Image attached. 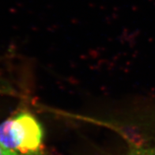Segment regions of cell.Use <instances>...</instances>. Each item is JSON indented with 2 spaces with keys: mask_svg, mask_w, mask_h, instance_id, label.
Instances as JSON below:
<instances>
[{
  "mask_svg": "<svg viewBox=\"0 0 155 155\" xmlns=\"http://www.w3.org/2000/svg\"><path fill=\"white\" fill-rule=\"evenodd\" d=\"M41 123L29 112H20L0 124V143L20 155H37L43 145Z\"/></svg>",
  "mask_w": 155,
  "mask_h": 155,
  "instance_id": "6da1fadb",
  "label": "cell"
},
{
  "mask_svg": "<svg viewBox=\"0 0 155 155\" xmlns=\"http://www.w3.org/2000/svg\"><path fill=\"white\" fill-rule=\"evenodd\" d=\"M0 155H20L18 153H15L14 151L10 150L7 149L6 147L2 145V143H0Z\"/></svg>",
  "mask_w": 155,
  "mask_h": 155,
  "instance_id": "3957f363",
  "label": "cell"
},
{
  "mask_svg": "<svg viewBox=\"0 0 155 155\" xmlns=\"http://www.w3.org/2000/svg\"><path fill=\"white\" fill-rule=\"evenodd\" d=\"M124 155H155V147L135 146L130 148Z\"/></svg>",
  "mask_w": 155,
  "mask_h": 155,
  "instance_id": "7a4b0ae2",
  "label": "cell"
}]
</instances>
